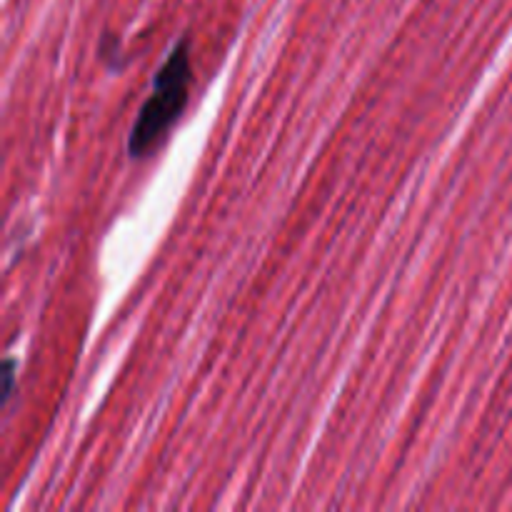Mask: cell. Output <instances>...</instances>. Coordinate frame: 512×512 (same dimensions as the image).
<instances>
[{"instance_id":"1","label":"cell","mask_w":512,"mask_h":512,"mask_svg":"<svg viewBox=\"0 0 512 512\" xmlns=\"http://www.w3.org/2000/svg\"><path fill=\"white\" fill-rule=\"evenodd\" d=\"M188 88H190V53L188 43H178L163 68L155 75L153 95L145 100L140 108L138 120H135L133 130H130L128 150L133 158H145L160 140L165 138L175 120L183 113L185 103H188Z\"/></svg>"}]
</instances>
